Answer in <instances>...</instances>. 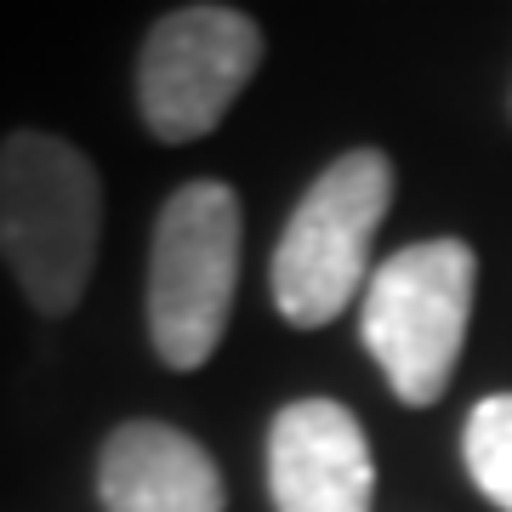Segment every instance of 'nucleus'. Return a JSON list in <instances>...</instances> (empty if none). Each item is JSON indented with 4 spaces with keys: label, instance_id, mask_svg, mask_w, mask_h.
Masks as SVG:
<instances>
[{
    "label": "nucleus",
    "instance_id": "7",
    "mask_svg": "<svg viewBox=\"0 0 512 512\" xmlns=\"http://www.w3.org/2000/svg\"><path fill=\"white\" fill-rule=\"evenodd\" d=\"M103 512H222V473L211 450L171 421H120L97 456Z\"/></svg>",
    "mask_w": 512,
    "mask_h": 512
},
{
    "label": "nucleus",
    "instance_id": "8",
    "mask_svg": "<svg viewBox=\"0 0 512 512\" xmlns=\"http://www.w3.org/2000/svg\"><path fill=\"white\" fill-rule=\"evenodd\" d=\"M461 461L501 512H512V393H490L473 404L461 427Z\"/></svg>",
    "mask_w": 512,
    "mask_h": 512
},
{
    "label": "nucleus",
    "instance_id": "4",
    "mask_svg": "<svg viewBox=\"0 0 512 512\" xmlns=\"http://www.w3.org/2000/svg\"><path fill=\"white\" fill-rule=\"evenodd\" d=\"M239 194L194 177L160 205L148 245V342L165 370H200L228 336L239 291Z\"/></svg>",
    "mask_w": 512,
    "mask_h": 512
},
{
    "label": "nucleus",
    "instance_id": "1",
    "mask_svg": "<svg viewBox=\"0 0 512 512\" xmlns=\"http://www.w3.org/2000/svg\"><path fill=\"white\" fill-rule=\"evenodd\" d=\"M103 245V177L57 131L23 126L0 143V262L40 319L80 308Z\"/></svg>",
    "mask_w": 512,
    "mask_h": 512
},
{
    "label": "nucleus",
    "instance_id": "5",
    "mask_svg": "<svg viewBox=\"0 0 512 512\" xmlns=\"http://www.w3.org/2000/svg\"><path fill=\"white\" fill-rule=\"evenodd\" d=\"M262 69V29L239 6H177L137 52V114L160 143H200Z\"/></svg>",
    "mask_w": 512,
    "mask_h": 512
},
{
    "label": "nucleus",
    "instance_id": "2",
    "mask_svg": "<svg viewBox=\"0 0 512 512\" xmlns=\"http://www.w3.org/2000/svg\"><path fill=\"white\" fill-rule=\"evenodd\" d=\"M393 205V160L382 148H348L308 183L285 234L274 239L268 291L285 325L319 330L370 285V245Z\"/></svg>",
    "mask_w": 512,
    "mask_h": 512
},
{
    "label": "nucleus",
    "instance_id": "3",
    "mask_svg": "<svg viewBox=\"0 0 512 512\" xmlns=\"http://www.w3.org/2000/svg\"><path fill=\"white\" fill-rule=\"evenodd\" d=\"M478 256L467 239H421L376 262L359 296V342L410 410L444 399L473 325Z\"/></svg>",
    "mask_w": 512,
    "mask_h": 512
},
{
    "label": "nucleus",
    "instance_id": "6",
    "mask_svg": "<svg viewBox=\"0 0 512 512\" xmlns=\"http://www.w3.org/2000/svg\"><path fill=\"white\" fill-rule=\"evenodd\" d=\"M274 512H370L376 456L359 416L336 399H296L268 427Z\"/></svg>",
    "mask_w": 512,
    "mask_h": 512
}]
</instances>
